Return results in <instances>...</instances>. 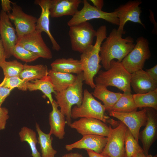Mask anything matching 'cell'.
I'll return each instance as SVG.
<instances>
[{
  "label": "cell",
  "instance_id": "obj_1",
  "mask_svg": "<svg viewBox=\"0 0 157 157\" xmlns=\"http://www.w3.org/2000/svg\"><path fill=\"white\" fill-rule=\"evenodd\" d=\"M123 34L114 28L101 45L99 53L101 62L106 70L110 68L112 60L117 59L121 62L135 46L133 39L130 36L123 38Z\"/></svg>",
  "mask_w": 157,
  "mask_h": 157
},
{
  "label": "cell",
  "instance_id": "obj_2",
  "mask_svg": "<svg viewBox=\"0 0 157 157\" xmlns=\"http://www.w3.org/2000/svg\"><path fill=\"white\" fill-rule=\"evenodd\" d=\"M96 37L94 44L90 46L80 56L84 81L92 88L96 87L94 78L102 67L100 64L101 61L99 53L102 42L107 38L105 25H102L97 29Z\"/></svg>",
  "mask_w": 157,
  "mask_h": 157
},
{
  "label": "cell",
  "instance_id": "obj_3",
  "mask_svg": "<svg viewBox=\"0 0 157 157\" xmlns=\"http://www.w3.org/2000/svg\"><path fill=\"white\" fill-rule=\"evenodd\" d=\"M95 78L96 86H113L124 92H131V74L124 68L121 62L112 60L107 70H100Z\"/></svg>",
  "mask_w": 157,
  "mask_h": 157
},
{
  "label": "cell",
  "instance_id": "obj_4",
  "mask_svg": "<svg viewBox=\"0 0 157 157\" xmlns=\"http://www.w3.org/2000/svg\"><path fill=\"white\" fill-rule=\"evenodd\" d=\"M105 107L96 100L88 90L85 89L83 92V100L81 105L74 106L71 112V118L88 117L99 119L115 127L119 123L106 115Z\"/></svg>",
  "mask_w": 157,
  "mask_h": 157
},
{
  "label": "cell",
  "instance_id": "obj_5",
  "mask_svg": "<svg viewBox=\"0 0 157 157\" xmlns=\"http://www.w3.org/2000/svg\"><path fill=\"white\" fill-rule=\"evenodd\" d=\"M83 81L82 72L76 75L75 80L72 85L65 90L55 94L56 101L60 108V111L65 115L68 125L71 123L72 107L74 105L79 107L82 103Z\"/></svg>",
  "mask_w": 157,
  "mask_h": 157
},
{
  "label": "cell",
  "instance_id": "obj_6",
  "mask_svg": "<svg viewBox=\"0 0 157 157\" xmlns=\"http://www.w3.org/2000/svg\"><path fill=\"white\" fill-rule=\"evenodd\" d=\"M132 50L121 62L125 69L131 74L142 69L147 60L151 56L149 42L143 36L138 38Z\"/></svg>",
  "mask_w": 157,
  "mask_h": 157
},
{
  "label": "cell",
  "instance_id": "obj_7",
  "mask_svg": "<svg viewBox=\"0 0 157 157\" xmlns=\"http://www.w3.org/2000/svg\"><path fill=\"white\" fill-rule=\"evenodd\" d=\"M69 28L68 34L73 51L82 53L93 45L97 31L90 23L84 22Z\"/></svg>",
  "mask_w": 157,
  "mask_h": 157
},
{
  "label": "cell",
  "instance_id": "obj_8",
  "mask_svg": "<svg viewBox=\"0 0 157 157\" xmlns=\"http://www.w3.org/2000/svg\"><path fill=\"white\" fill-rule=\"evenodd\" d=\"M83 8L67 23L69 27L95 19H104L113 24L119 26V21L116 12L108 13L99 10L91 5L86 0H83Z\"/></svg>",
  "mask_w": 157,
  "mask_h": 157
},
{
  "label": "cell",
  "instance_id": "obj_9",
  "mask_svg": "<svg viewBox=\"0 0 157 157\" xmlns=\"http://www.w3.org/2000/svg\"><path fill=\"white\" fill-rule=\"evenodd\" d=\"M41 33L35 30L30 33L18 37L16 44L35 53L39 58L51 59L53 57L51 51L44 41Z\"/></svg>",
  "mask_w": 157,
  "mask_h": 157
},
{
  "label": "cell",
  "instance_id": "obj_10",
  "mask_svg": "<svg viewBox=\"0 0 157 157\" xmlns=\"http://www.w3.org/2000/svg\"><path fill=\"white\" fill-rule=\"evenodd\" d=\"M69 126L83 136L94 135L108 137L113 129L111 125L108 126L99 119L88 117L81 118Z\"/></svg>",
  "mask_w": 157,
  "mask_h": 157
},
{
  "label": "cell",
  "instance_id": "obj_11",
  "mask_svg": "<svg viewBox=\"0 0 157 157\" xmlns=\"http://www.w3.org/2000/svg\"><path fill=\"white\" fill-rule=\"evenodd\" d=\"M127 127L122 122L112 129L101 154L110 157H124V139Z\"/></svg>",
  "mask_w": 157,
  "mask_h": 157
},
{
  "label": "cell",
  "instance_id": "obj_12",
  "mask_svg": "<svg viewBox=\"0 0 157 157\" xmlns=\"http://www.w3.org/2000/svg\"><path fill=\"white\" fill-rule=\"evenodd\" d=\"M12 12L7 13L10 20L14 23L18 37L35 30L38 19L25 13L21 7L13 3Z\"/></svg>",
  "mask_w": 157,
  "mask_h": 157
},
{
  "label": "cell",
  "instance_id": "obj_13",
  "mask_svg": "<svg viewBox=\"0 0 157 157\" xmlns=\"http://www.w3.org/2000/svg\"><path fill=\"white\" fill-rule=\"evenodd\" d=\"M142 3V1L139 0H130L120 5L115 10L119 21L117 29L118 31L125 34L124 26L129 21L139 24L145 28L144 24L140 18L142 11L140 5Z\"/></svg>",
  "mask_w": 157,
  "mask_h": 157
},
{
  "label": "cell",
  "instance_id": "obj_14",
  "mask_svg": "<svg viewBox=\"0 0 157 157\" xmlns=\"http://www.w3.org/2000/svg\"><path fill=\"white\" fill-rule=\"evenodd\" d=\"M109 115L116 118L123 123L131 132L135 140L138 142L140 130L145 126L147 119L145 108L140 111L127 113H120L111 111Z\"/></svg>",
  "mask_w": 157,
  "mask_h": 157
},
{
  "label": "cell",
  "instance_id": "obj_15",
  "mask_svg": "<svg viewBox=\"0 0 157 157\" xmlns=\"http://www.w3.org/2000/svg\"><path fill=\"white\" fill-rule=\"evenodd\" d=\"M144 108L147 119L144 128L140 132L139 138L142 144L144 153L147 155L150 147L157 138V112L153 108Z\"/></svg>",
  "mask_w": 157,
  "mask_h": 157
},
{
  "label": "cell",
  "instance_id": "obj_16",
  "mask_svg": "<svg viewBox=\"0 0 157 157\" xmlns=\"http://www.w3.org/2000/svg\"><path fill=\"white\" fill-rule=\"evenodd\" d=\"M0 34L6 58H9L12 56L11 51L17 44L18 36L7 13L2 10L0 13Z\"/></svg>",
  "mask_w": 157,
  "mask_h": 157
},
{
  "label": "cell",
  "instance_id": "obj_17",
  "mask_svg": "<svg viewBox=\"0 0 157 157\" xmlns=\"http://www.w3.org/2000/svg\"><path fill=\"white\" fill-rule=\"evenodd\" d=\"M50 0L35 1L34 3L39 5L41 9V13L37 19L35 30L41 33L45 32L51 42L52 49L58 51L60 49V47L52 35L50 29Z\"/></svg>",
  "mask_w": 157,
  "mask_h": 157
},
{
  "label": "cell",
  "instance_id": "obj_18",
  "mask_svg": "<svg viewBox=\"0 0 157 157\" xmlns=\"http://www.w3.org/2000/svg\"><path fill=\"white\" fill-rule=\"evenodd\" d=\"M107 140V137L103 136L86 135L83 136L81 139L74 143L66 144L65 148L68 151L76 148L89 149L101 153L106 145Z\"/></svg>",
  "mask_w": 157,
  "mask_h": 157
},
{
  "label": "cell",
  "instance_id": "obj_19",
  "mask_svg": "<svg viewBox=\"0 0 157 157\" xmlns=\"http://www.w3.org/2000/svg\"><path fill=\"white\" fill-rule=\"evenodd\" d=\"M130 84L137 94L147 93L157 89V81L143 69L131 74Z\"/></svg>",
  "mask_w": 157,
  "mask_h": 157
},
{
  "label": "cell",
  "instance_id": "obj_20",
  "mask_svg": "<svg viewBox=\"0 0 157 157\" xmlns=\"http://www.w3.org/2000/svg\"><path fill=\"white\" fill-rule=\"evenodd\" d=\"M81 0H50V15L52 18L74 15L78 11Z\"/></svg>",
  "mask_w": 157,
  "mask_h": 157
},
{
  "label": "cell",
  "instance_id": "obj_21",
  "mask_svg": "<svg viewBox=\"0 0 157 157\" xmlns=\"http://www.w3.org/2000/svg\"><path fill=\"white\" fill-rule=\"evenodd\" d=\"M51 105L52 110L49 114L50 129L49 133L54 135L59 139H63L65 134V117L58 109L56 101L54 100Z\"/></svg>",
  "mask_w": 157,
  "mask_h": 157
},
{
  "label": "cell",
  "instance_id": "obj_22",
  "mask_svg": "<svg viewBox=\"0 0 157 157\" xmlns=\"http://www.w3.org/2000/svg\"><path fill=\"white\" fill-rule=\"evenodd\" d=\"M52 70L67 73H75L76 74L83 72L80 60L70 58L56 59L51 64Z\"/></svg>",
  "mask_w": 157,
  "mask_h": 157
},
{
  "label": "cell",
  "instance_id": "obj_23",
  "mask_svg": "<svg viewBox=\"0 0 157 157\" xmlns=\"http://www.w3.org/2000/svg\"><path fill=\"white\" fill-rule=\"evenodd\" d=\"M107 87L102 85L96 86L92 94L94 97L103 102L106 110L110 113L113 107L122 94L110 91Z\"/></svg>",
  "mask_w": 157,
  "mask_h": 157
},
{
  "label": "cell",
  "instance_id": "obj_24",
  "mask_svg": "<svg viewBox=\"0 0 157 157\" xmlns=\"http://www.w3.org/2000/svg\"><path fill=\"white\" fill-rule=\"evenodd\" d=\"M48 75L56 92L66 90L73 83L76 77L72 74L59 72L51 69L48 70Z\"/></svg>",
  "mask_w": 157,
  "mask_h": 157
},
{
  "label": "cell",
  "instance_id": "obj_25",
  "mask_svg": "<svg viewBox=\"0 0 157 157\" xmlns=\"http://www.w3.org/2000/svg\"><path fill=\"white\" fill-rule=\"evenodd\" d=\"M23 65L19 77L27 82L41 79L48 74V70L46 65H30L26 63Z\"/></svg>",
  "mask_w": 157,
  "mask_h": 157
},
{
  "label": "cell",
  "instance_id": "obj_26",
  "mask_svg": "<svg viewBox=\"0 0 157 157\" xmlns=\"http://www.w3.org/2000/svg\"><path fill=\"white\" fill-rule=\"evenodd\" d=\"M26 85L27 90L30 91H41L49 99L51 104L52 103L54 100L52 93L55 94L56 92L48 75L41 79L35 80L32 82H27Z\"/></svg>",
  "mask_w": 157,
  "mask_h": 157
},
{
  "label": "cell",
  "instance_id": "obj_27",
  "mask_svg": "<svg viewBox=\"0 0 157 157\" xmlns=\"http://www.w3.org/2000/svg\"><path fill=\"white\" fill-rule=\"evenodd\" d=\"M36 130L37 133L38 143L39 144L42 154V157H54L57 151L52 147L53 138L49 133L43 132L39 124L35 123Z\"/></svg>",
  "mask_w": 157,
  "mask_h": 157
},
{
  "label": "cell",
  "instance_id": "obj_28",
  "mask_svg": "<svg viewBox=\"0 0 157 157\" xmlns=\"http://www.w3.org/2000/svg\"><path fill=\"white\" fill-rule=\"evenodd\" d=\"M138 108L131 92H126L113 106L111 111L127 113L137 111Z\"/></svg>",
  "mask_w": 157,
  "mask_h": 157
},
{
  "label": "cell",
  "instance_id": "obj_29",
  "mask_svg": "<svg viewBox=\"0 0 157 157\" xmlns=\"http://www.w3.org/2000/svg\"><path fill=\"white\" fill-rule=\"evenodd\" d=\"M19 135L22 142H26L29 145L31 151V155L32 157H42L37 148L38 140L35 131L27 126H24L21 128L19 133Z\"/></svg>",
  "mask_w": 157,
  "mask_h": 157
},
{
  "label": "cell",
  "instance_id": "obj_30",
  "mask_svg": "<svg viewBox=\"0 0 157 157\" xmlns=\"http://www.w3.org/2000/svg\"><path fill=\"white\" fill-rule=\"evenodd\" d=\"M133 96L138 108H150L157 110V89L147 93L134 94Z\"/></svg>",
  "mask_w": 157,
  "mask_h": 157
},
{
  "label": "cell",
  "instance_id": "obj_31",
  "mask_svg": "<svg viewBox=\"0 0 157 157\" xmlns=\"http://www.w3.org/2000/svg\"><path fill=\"white\" fill-rule=\"evenodd\" d=\"M124 144V157H134L138 152L143 150L127 128L125 134Z\"/></svg>",
  "mask_w": 157,
  "mask_h": 157
},
{
  "label": "cell",
  "instance_id": "obj_32",
  "mask_svg": "<svg viewBox=\"0 0 157 157\" xmlns=\"http://www.w3.org/2000/svg\"><path fill=\"white\" fill-rule=\"evenodd\" d=\"M23 65L17 60L7 61L6 60L0 64L2 69L4 78L19 76L23 68Z\"/></svg>",
  "mask_w": 157,
  "mask_h": 157
},
{
  "label": "cell",
  "instance_id": "obj_33",
  "mask_svg": "<svg viewBox=\"0 0 157 157\" xmlns=\"http://www.w3.org/2000/svg\"><path fill=\"white\" fill-rule=\"evenodd\" d=\"M11 53L12 56L26 63L33 62L39 58L35 53L17 44L13 47Z\"/></svg>",
  "mask_w": 157,
  "mask_h": 157
},
{
  "label": "cell",
  "instance_id": "obj_34",
  "mask_svg": "<svg viewBox=\"0 0 157 157\" xmlns=\"http://www.w3.org/2000/svg\"><path fill=\"white\" fill-rule=\"evenodd\" d=\"M27 82L21 78L19 76L4 78L0 83V85L11 90L15 88L19 90L25 91L27 90L26 84Z\"/></svg>",
  "mask_w": 157,
  "mask_h": 157
},
{
  "label": "cell",
  "instance_id": "obj_35",
  "mask_svg": "<svg viewBox=\"0 0 157 157\" xmlns=\"http://www.w3.org/2000/svg\"><path fill=\"white\" fill-rule=\"evenodd\" d=\"M9 117L8 109L5 107H0V131L5 129Z\"/></svg>",
  "mask_w": 157,
  "mask_h": 157
},
{
  "label": "cell",
  "instance_id": "obj_36",
  "mask_svg": "<svg viewBox=\"0 0 157 157\" xmlns=\"http://www.w3.org/2000/svg\"><path fill=\"white\" fill-rule=\"evenodd\" d=\"M12 90L0 85V107Z\"/></svg>",
  "mask_w": 157,
  "mask_h": 157
},
{
  "label": "cell",
  "instance_id": "obj_37",
  "mask_svg": "<svg viewBox=\"0 0 157 157\" xmlns=\"http://www.w3.org/2000/svg\"><path fill=\"white\" fill-rule=\"evenodd\" d=\"M1 2L2 10L3 11L8 13L12 11V7L11 6V3L12 4L13 2L8 0H1Z\"/></svg>",
  "mask_w": 157,
  "mask_h": 157
},
{
  "label": "cell",
  "instance_id": "obj_38",
  "mask_svg": "<svg viewBox=\"0 0 157 157\" xmlns=\"http://www.w3.org/2000/svg\"><path fill=\"white\" fill-rule=\"evenodd\" d=\"M154 81H157V65L145 71Z\"/></svg>",
  "mask_w": 157,
  "mask_h": 157
},
{
  "label": "cell",
  "instance_id": "obj_39",
  "mask_svg": "<svg viewBox=\"0 0 157 157\" xmlns=\"http://www.w3.org/2000/svg\"><path fill=\"white\" fill-rule=\"evenodd\" d=\"M6 59L5 49L0 38V64L6 61Z\"/></svg>",
  "mask_w": 157,
  "mask_h": 157
},
{
  "label": "cell",
  "instance_id": "obj_40",
  "mask_svg": "<svg viewBox=\"0 0 157 157\" xmlns=\"http://www.w3.org/2000/svg\"><path fill=\"white\" fill-rule=\"evenodd\" d=\"M89 157H110L109 156L96 152L92 150L86 149Z\"/></svg>",
  "mask_w": 157,
  "mask_h": 157
},
{
  "label": "cell",
  "instance_id": "obj_41",
  "mask_svg": "<svg viewBox=\"0 0 157 157\" xmlns=\"http://www.w3.org/2000/svg\"><path fill=\"white\" fill-rule=\"evenodd\" d=\"M94 5V6L97 8L102 10L104 5L103 0H90Z\"/></svg>",
  "mask_w": 157,
  "mask_h": 157
},
{
  "label": "cell",
  "instance_id": "obj_42",
  "mask_svg": "<svg viewBox=\"0 0 157 157\" xmlns=\"http://www.w3.org/2000/svg\"><path fill=\"white\" fill-rule=\"evenodd\" d=\"M134 157H157V155L156 154L153 156L149 154L146 155L144 153L143 150H142L138 152Z\"/></svg>",
  "mask_w": 157,
  "mask_h": 157
},
{
  "label": "cell",
  "instance_id": "obj_43",
  "mask_svg": "<svg viewBox=\"0 0 157 157\" xmlns=\"http://www.w3.org/2000/svg\"><path fill=\"white\" fill-rule=\"evenodd\" d=\"M62 157H84L83 155L78 153H70L63 155Z\"/></svg>",
  "mask_w": 157,
  "mask_h": 157
}]
</instances>
